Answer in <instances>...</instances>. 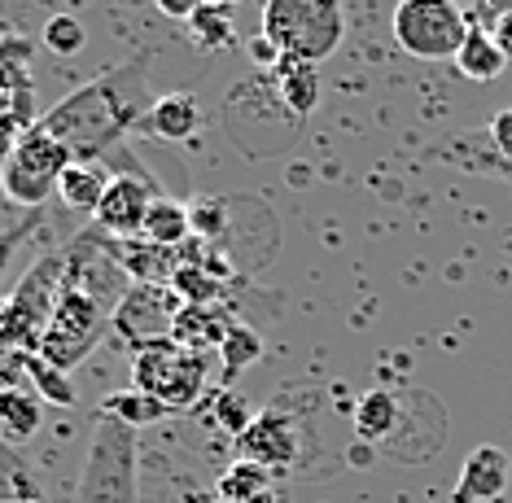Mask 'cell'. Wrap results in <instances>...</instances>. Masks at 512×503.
I'll return each instance as SVG.
<instances>
[{
    "instance_id": "obj_1",
    "label": "cell",
    "mask_w": 512,
    "mask_h": 503,
    "mask_svg": "<svg viewBox=\"0 0 512 503\" xmlns=\"http://www.w3.org/2000/svg\"><path fill=\"white\" fill-rule=\"evenodd\" d=\"M149 53H136L127 62L101 70L71 97H62L53 110H44L40 127L53 140L71 149V158L101 162L119 145H127V132L145 123L149 114Z\"/></svg>"
},
{
    "instance_id": "obj_2",
    "label": "cell",
    "mask_w": 512,
    "mask_h": 503,
    "mask_svg": "<svg viewBox=\"0 0 512 503\" xmlns=\"http://www.w3.org/2000/svg\"><path fill=\"white\" fill-rule=\"evenodd\" d=\"M62 272L66 250H49L22 272L9 298H0V355H36L40 350L57 294H62Z\"/></svg>"
},
{
    "instance_id": "obj_3",
    "label": "cell",
    "mask_w": 512,
    "mask_h": 503,
    "mask_svg": "<svg viewBox=\"0 0 512 503\" xmlns=\"http://www.w3.org/2000/svg\"><path fill=\"white\" fill-rule=\"evenodd\" d=\"M75 503H141V438L110 416H97Z\"/></svg>"
},
{
    "instance_id": "obj_4",
    "label": "cell",
    "mask_w": 512,
    "mask_h": 503,
    "mask_svg": "<svg viewBox=\"0 0 512 503\" xmlns=\"http://www.w3.org/2000/svg\"><path fill=\"white\" fill-rule=\"evenodd\" d=\"M259 35L281 57L320 66L346 35L342 0H263Z\"/></svg>"
},
{
    "instance_id": "obj_5",
    "label": "cell",
    "mask_w": 512,
    "mask_h": 503,
    "mask_svg": "<svg viewBox=\"0 0 512 503\" xmlns=\"http://www.w3.org/2000/svg\"><path fill=\"white\" fill-rule=\"evenodd\" d=\"M71 149L62 140H53L49 132L40 127V119L22 132V140L9 149V158L0 162V197L9 206H22L31 210H44V202L57 193V180L62 171L71 167Z\"/></svg>"
},
{
    "instance_id": "obj_6",
    "label": "cell",
    "mask_w": 512,
    "mask_h": 503,
    "mask_svg": "<svg viewBox=\"0 0 512 503\" xmlns=\"http://www.w3.org/2000/svg\"><path fill=\"white\" fill-rule=\"evenodd\" d=\"M110 324H114V311L106 307V302L79 294V289H62V294H57V307H53V320H49V329H44V342H40L36 355L49 359L53 368L71 372V368L84 364V359L101 342H106Z\"/></svg>"
},
{
    "instance_id": "obj_7",
    "label": "cell",
    "mask_w": 512,
    "mask_h": 503,
    "mask_svg": "<svg viewBox=\"0 0 512 503\" xmlns=\"http://www.w3.org/2000/svg\"><path fill=\"white\" fill-rule=\"evenodd\" d=\"M132 385L158 399L167 412H184L206 390V355L180 342H154L141 355H132Z\"/></svg>"
},
{
    "instance_id": "obj_8",
    "label": "cell",
    "mask_w": 512,
    "mask_h": 503,
    "mask_svg": "<svg viewBox=\"0 0 512 503\" xmlns=\"http://www.w3.org/2000/svg\"><path fill=\"white\" fill-rule=\"evenodd\" d=\"M469 27L473 22L456 0H399L394 5V40L407 57H421V62H456Z\"/></svg>"
},
{
    "instance_id": "obj_9",
    "label": "cell",
    "mask_w": 512,
    "mask_h": 503,
    "mask_svg": "<svg viewBox=\"0 0 512 503\" xmlns=\"http://www.w3.org/2000/svg\"><path fill=\"white\" fill-rule=\"evenodd\" d=\"M101 162L110 167V189H106V197H101L97 215H92V228L106 232V237H114V241L141 237L149 206H154V197H162L158 180L136 167L127 145H119L110 158H101Z\"/></svg>"
},
{
    "instance_id": "obj_10",
    "label": "cell",
    "mask_w": 512,
    "mask_h": 503,
    "mask_svg": "<svg viewBox=\"0 0 512 503\" xmlns=\"http://www.w3.org/2000/svg\"><path fill=\"white\" fill-rule=\"evenodd\" d=\"M237 460H250L272 477H285L302 464V425L285 403H272L237 434Z\"/></svg>"
},
{
    "instance_id": "obj_11",
    "label": "cell",
    "mask_w": 512,
    "mask_h": 503,
    "mask_svg": "<svg viewBox=\"0 0 512 503\" xmlns=\"http://www.w3.org/2000/svg\"><path fill=\"white\" fill-rule=\"evenodd\" d=\"M180 307L184 302L176 298V289L171 285H132L127 289V298L119 302V311H114L110 333L119 337L132 355H141L145 346L167 342L171 329H176Z\"/></svg>"
},
{
    "instance_id": "obj_12",
    "label": "cell",
    "mask_w": 512,
    "mask_h": 503,
    "mask_svg": "<svg viewBox=\"0 0 512 503\" xmlns=\"http://www.w3.org/2000/svg\"><path fill=\"white\" fill-rule=\"evenodd\" d=\"M512 482V460L499 447H473L451 486V503H499Z\"/></svg>"
},
{
    "instance_id": "obj_13",
    "label": "cell",
    "mask_w": 512,
    "mask_h": 503,
    "mask_svg": "<svg viewBox=\"0 0 512 503\" xmlns=\"http://www.w3.org/2000/svg\"><path fill=\"white\" fill-rule=\"evenodd\" d=\"M141 127L158 140H189V136H197V127H202V101H197L193 92H162V97H154V105H149Z\"/></svg>"
},
{
    "instance_id": "obj_14",
    "label": "cell",
    "mask_w": 512,
    "mask_h": 503,
    "mask_svg": "<svg viewBox=\"0 0 512 503\" xmlns=\"http://www.w3.org/2000/svg\"><path fill=\"white\" fill-rule=\"evenodd\" d=\"M232 329V315L219 307V302H184L180 315H176V329H171V342L189 346V350H219V342L228 337Z\"/></svg>"
},
{
    "instance_id": "obj_15",
    "label": "cell",
    "mask_w": 512,
    "mask_h": 503,
    "mask_svg": "<svg viewBox=\"0 0 512 503\" xmlns=\"http://www.w3.org/2000/svg\"><path fill=\"white\" fill-rule=\"evenodd\" d=\"M44 425V399L27 385H0V442L22 447L40 434Z\"/></svg>"
},
{
    "instance_id": "obj_16",
    "label": "cell",
    "mask_w": 512,
    "mask_h": 503,
    "mask_svg": "<svg viewBox=\"0 0 512 503\" xmlns=\"http://www.w3.org/2000/svg\"><path fill=\"white\" fill-rule=\"evenodd\" d=\"M106 189H110V167L106 162L75 158L71 167L62 171V180H57V197H62V206L75 210V215H97Z\"/></svg>"
},
{
    "instance_id": "obj_17",
    "label": "cell",
    "mask_w": 512,
    "mask_h": 503,
    "mask_svg": "<svg viewBox=\"0 0 512 503\" xmlns=\"http://www.w3.org/2000/svg\"><path fill=\"white\" fill-rule=\"evenodd\" d=\"M504 66H508V57L495 44L491 27H486V22H473L469 35H464V44H460V53H456V70L464 79H473V84H491V79L504 75Z\"/></svg>"
},
{
    "instance_id": "obj_18",
    "label": "cell",
    "mask_w": 512,
    "mask_h": 503,
    "mask_svg": "<svg viewBox=\"0 0 512 503\" xmlns=\"http://www.w3.org/2000/svg\"><path fill=\"white\" fill-rule=\"evenodd\" d=\"M141 237L162 245V250H184V245L193 241V215H189V206L176 202V197H167V193L154 197V206H149V215H145Z\"/></svg>"
},
{
    "instance_id": "obj_19",
    "label": "cell",
    "mask_w": 512,
    "mask_h": 503,
    "mask_svg": "<svg viewBox=\"0 0 512 503\" xmlns=\"http://www.w3.org/2000/svg\"><path fill=\"white\" fill-rule=\"evenodd\" d=\"M276 79V92H281V101L289 105L294 114H311L320 101V75L311 62H294V57H281L272 70Z\"/></svg>"
},
{
    "instance_id": "obj_20",
    "label": "cell",
    "mask_w": 512,
    "mask_h": 503,
    "mask_svg": "<svg viewBox=\"0 0 512 503\" xmlns=\"http://www.w3.org/2000/svg\"><path fill=\"white\" fill-rule=\"evenodd\" d=\"M394 429H399V399H394L390 390H368L364 399L355 403V434H359V442L377 447V442H386Z\"/></svg>"
},
{
    "instance_id": "obj_21",
    "label": "cell",
    "mask_w": 512,
    "mask_h": 503,
    "mask_svg": "<svg viewBox=\"0 0 512 503\" xmlns=\"http://www.w3.org/2000/svg\"><path fill=\"white\" fill-rule=\"evenodd\" d=\"M101 416H110V420H119V425L127 429H149V425H158V420H167L171 412L162 407L158 399H149L145 390H136V385H127V390H114L101 399Z\"/></svg>"
},
{
    "instance_id": "obj_22",
    "label": "cell",
    "mask_w": 512,
    "mask_h": 503,
    "mask_svg": "<svg viewBox=\"0 0 512 503\" xmlns=\"http://www.w3.org/2000/svg\"><path fill=\"white\" fill-rule=\"evenodd\" d=\"M184 27H189L197 49H206V53H224V49H232V40H237V22H232V9H228V5H211V0H206V5L197 9L189 22H184Z\"/></svg>"
},
{
    "instance_id": "obj_23",
    "label": "cell",
    "mask_w": 512,
    "mask_h": 503,
    "mask_svg": "<svg viewBox=\"0 0 512 503\" xmlns=\"http://www.w3.org/2000/svg\"><path fill=\"white\" fill-rule=\"evenodd\" d=\"M276 477L259 469V464H250V460H232L224 473L215 477V499L219 503H246L254 495H263V490H272Z\"/></svg>"
},
{
    "instance_id": "obj_24",
    "label": "cell",
    "mask_w": 512,
    "mask_h": 503,
    "mask_svg": "<svg viewBox=\"0 0 512 503\" xmlns=\"http://www.w3.org/2000/svg\"><path fill=\"white\" fill-rule=\"evenodd\" d=\"M14 364L31 377V385H36V394H40L44 403L75 407V381H71V372L53 368L49 359H40V355H14Z\"/></svg>"
},
{
    "instance_id": "obj_25",
    "label": "cell",
    "mask_w": 512,
    "mask_h": 503,
    "mask_svg": "<svg viewBox=\"0 0 512 503\" xmlns=\"http://www.w3.org/2000/svg\"><path fill=\"white\" fill-rule=\"evenodd\" d=\"M27 499H44L40 477L31 473V464L18 455V447L0 442V503H27Z\"/></svg>"
},
{
    "instance_id": "obj_26",
    "label": "cell",
    "mask_w": 512,
    "mask_h": 503,
    "mask_svg": "<svg viewBox=\"0 0 512 503\" xmlns=\"http://www.w3.org/2000/svg\"><path fill=\"white\" fill-rule=\"evenodd\" d=\"M40 44L53 57H75V53H84V44H88V27L75 14H49L44 18V31H40Z\"/></svg>"
},
{
    "instance_id": "obj_27",
    "label": "cell",
    "mask_w": 512,
    "mask_h": 503,
    "mask_svg": "<svg viewBox=\"0 0 512 503\" xmlns=\"http://www.w3.org/2000/svg\"><path fill=\"white\" fill-rule=\"evenodd\" d=\"M259 355H263V342L254 329H246V324H232L228 337L219 342V359H224L228 377H237V372H246L250 364H259Z\"/></svg>"
},
{
    "instance_id": "obj_28",
    "label": "cell",
    "mask_w": 512,
    "mask_h": 503,
    "mask_svg": "<svg viewBox=\"0 0 512 503\" xmlns=\"http://www.w3.org/2000/svg\"><path fill=\"white\" fill-rule=\"evenodd\" d=\"M211 403H215V412H211V416H215V425H224L232 438H237L241 429H246L250 420H254V416L246 412V407H241V399H237V394H215Z\"/></svg>"
},
{
    "instance_id": "obj_29",
    "label": "cell",
    "mask_w": 512,
    "mask_h": 503,
    "mask_svg": "<svg viewBox=\"0 0 512 503\" xmlns=\"http://www.w3.org/2000/svg\"><path fill=\"white\" fill-rule=\"evenodd\" d=\"M36 228H40V210H31V215L22 219V224H14V228H0V276L9 272V259H14V250H18V245L27 241Z\"/></svg>"
},
{
    "instance_id": "obj_30",
    "label": "cell",
    "mask_w": 512,
    "mask_h": 503,
    "mask_svg": "<svg viewBox=\"0 0 512 503\" xmlns=\"http://www.w3.org/2000/svg\"><path fill=\"white\" fill-rule=\"evenodd\" d=\"M202 5H206V0H154V9L162 18H171V22H189Z\"/></svg>"
},
{
    "instance_id": "obj_31",
    "label": "cell",
    "mask_w": 512,
    "mask_h": 503,
    "mask_svg": "<svg viewBox=\"0 0 512 503\" xmlns=\"http://www.w3.org/2000/svg\"><path fill=\"white\" fill-rule=\"evenodd\" d=\"M486 27H491L495 44H499V49H504V57L512 62V9H504V14H495L491 22H486Z\"/></svg>"
},
{
    "instance_id": "obj_32",
    "label": "cell",
    "mask_w": 512,
    "mask_h": 503,
    "mask_svg": "<svg viewBox=\"0 0 512 503\" xmlns=\"http://www.w3.org/2000/svg\"><path fill=\"white\" fill-rule=\"evenodd\" d=\"M246 503H281V499H276V490H263V495H254V499H246Z\"/></svg>"
},
{
    "instance_id": "obj_33",
    "label": "cell",
    "mask_w": 512,
    "mask_h": 503,
    "mask_svg": "<svg viewBox=\"0 0 512 503\" xmlns=\"http://www.w3.org/2000/svg\"><path fill=\"white\" fill-rule=\"evenodd\" d=\"M211 5H228L232 9V5H241V0H211Z\"/></svg>"
},
{
    "instance_id": "obj_34",
    "label": "cell",
    "mask_w": 512,
    "mask_h": 503,
    "mask_svg": "<svg viewBox=\"0 0 512 503\" xmlns=\"http://www.w3.org/2000/svg\"><path fill=\"white\" fill-rule=\"evenodd\" d=\"M27 503H49V499H27Z\"/></svg>"
},
{
    "instance_id": "obj_35",
    "label": "cell",
    "mask_w": 512,
    "mask_h": 503,
    "mask_svg": "<svg viewBox=\"0 0 512 503\" xmlns=\"http://www.w3.org/2000/svg\"><path fill=\"white\" fill-rule=\"evenodd\" d=\"M193 503H206V499H193Z\"/></svg>"
}]
</instances>
